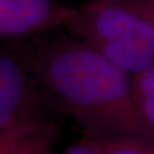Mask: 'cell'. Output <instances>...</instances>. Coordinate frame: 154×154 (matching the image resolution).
I'll return each mask as SVG.
<instances>
[{
	"instance_id": "ba28073f",
	"label": "cell",
	"mask_w": 154,
	"mask_h": 154,
	"mask_svg": "<svg viewBox=\"0 0 154 154\" xmlns=\"http://www.w3.org/2000/svg\"><path fill=\"white\" fill-rule=\"evenodd\" d=\"M47 154H55L53 153V151ZM60 154H99L98 149H96L95 144L93 143L91 139L86 138L85 140L80 142L78 144L69 146L66 149H64L62 153Z\"/></svg>"
},
{
	"instance_id": "3957f363",
	"label": "cell",
	"mask_w": 154,
	"mask_h": 154,
	"mask_svg": "<svg viewBox=\"0 0 154 154\" xmlns=\"http://www.w3.org/2000/svg\"><path fill=\"white\" fill-rule=\"evenodd\" d=\"M25 40L0 45V134L54 120Z\"/></svg>"
},
{
	"instance_id": "5b68a950",
	"label": "cell",
	"mask_w": 154,
	"mask_h": 154,
	"mask_svg": "<svg viewBox=\"0 0 154 154\" xmlns=\"http://www.w3.org/2000/svg\"><path fill=\"white\" fill-rule=\"evenodd\" d=\"M58 134L55 120L0 134V154H47Z\"/></svg>"
},
{
	"instance_id": "9c48e42d",
	"label": "cell",
	"mask_w": 154,
	"mask_h": 154,
	"mask_svg": "<svg viewBox=\"0 0 154 154\" xmlns=\"http://www.w3.org/2000/svg\"><path fill=\"white\" fill-rule=\"evenodd\" d=\"M99 1H106V2H128L132 0H99Z\"/></svg>"
},
{
	"instance_id": "277c9868",
	"label": "cell",
	"mask_w": 154,
	"mask_h": 154,
	"mask_svg": "<svg viewBox=\"0 0 154 154\" xmlns=\"http://www.w3.org/2000/svg\"><path fill=\"white\" fill-rule=\"evenodd\" d=\"M73 9L61 0H0V42L23 41L65 30Z\"/></svg>"
},
{
	"instance_id": "7a4b0ae2",
	"label": "cell",
	"mask_w": 154,
	"mask_h": 154,
	"mask_svg": "<svg viewBox=\"0 0 154 154\" xmlns=\"http://www.w3.org/2000/svg\"><path fill=\"white\" fill-rule=\"evenodd\" d=\"M126 73L137 74L154 64L152 1H93L74 7L65 29Z\"/></svg>"
},
{
	"instance_id": "30bf717a",
	"label": "cell",
	"mask_w": 154,
	"mask_h": 154,
	"mask_svg": "<svg viewBox=\"0 0 154 154\" xmlns=\"http://www.w3.org/2000/svg\"><path fill=\"white\" fill-rule=\"evenodd\" d=\"M152 4H153V6H154V0H153V1H152Z\"/></svg>"
},
{
	"instance_id": "52a82bcc",
	"label": "cell",
	"mask_w": 154,
	"mask_h": 154,
	"mask_svg": "<svg viewBox=\"0 0 154 154\" xmlns=\"http://www.w3.org/2000/svg\"><path fill=\"white\" fill-rule=\"evenodd\" d=\"M91 140L99 154H154V139L149 138L130 137Z\"/></svg>"
},
{
	"instance_id": "6da1fadb",
	"label": "cell",
	"mask_w": 154,
	"mask_h": 154,
	"mask_svg": "<svg viewBox=\"0 0 154 154\" xmlns=\"http://www.w3.org/2000/svg\"><path fill=\"white\" fill-rule=\"evenodd\" d=\"M39 87L54 116L71 119L91 139L149 138L131 78L64 29L25 40Z\"/></svg>"
},
{
	"instance_id": "8992f818",
	"label": "cell",
	"mask_w": 154,
	"mask_h": 154,
	"mask_svg": "<svg viewBox=\"0 0 154 154\" xmlns=\"http://www.w3.org/2000/svg\"><path fill=\"white\" fill-rule=\"evenodd\" d=\"M131 83L138 112L154 134V64L134 74Z\"/></svg>"
}]
</instances>
